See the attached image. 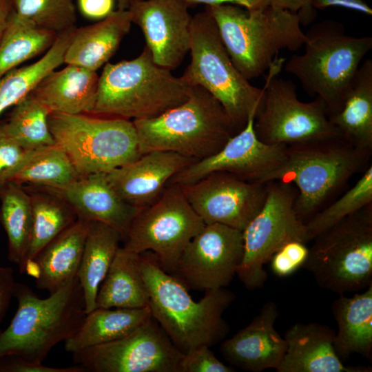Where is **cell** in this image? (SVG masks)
I'll list each match as a JSON object with an SVG mask.
<instances>
[{
	"label": "cell",
	"mask_w": 372,
	"mask_h": 372,
	"mask_svg": "<svg viewBox=\"0 0 372 372\" xmlns=\"http://www.w3.org/2000/svg\"><path fill=\"white\" fill-rule=\"evenodd\" d=\"M138 264L152 317L180 351L185 353L201 345L210 347L225 340L229 326L223 313L236 299L231 291L206 290L196 302L188 289L161 267L153 252L139 254Z\"/></svg>",
	"instance_id": "1"
},
{
	"label": "cell",
	"mask_w": 372,
	"mask_h": 372,
	"mask_svg": "<svg viewBox=\"0 0 372 372\" xmlns=\"http://www.w3.org/2000/svg\"><path fill=\"white\" fill-rule=\"evenodd\" d=\"M12 295L17 309L8 327L0 332V359L15 356L42 364L57 344L76 332L86 316L77 276L46 298L16 282Z\"/></svg>",
	"instance_id": "2"
},
{
	"label": "cell",
	"mask_w": 372,
	"mask_h": 372,
	"mask_svg": "<svg viewBox=\"0 0 372 372\" xmlns=\"http://www.w3.org/2000/svg\"><path fill=\"white\" fill-rule=\"evenodd\" d=\"M205 9L234 65L248 81L269 70L280 50L296 51L304 45L297 12L271 4L252 10L233 4Z\"/></svg>",
	"instance_id": "3"
},
{
	"label": "cell",
	"mask_w": 372,
	"mask_h": 372,
	"mask_svg": "<svg viewBox=\"0 0 372 372\" xmlns=\"http://www.w3.org/2000/svg\"><path fill=\"white\" fill-rule=\"evenodd\" d=\"M192 85L154 61L149 48L134 59L105 65L92 114L125 119L160 116L189 97Z\"/></svg>",
	"instance_id": "4"
},
{
	"label": "cell",
	"mask_w": 372,
	"mask_h": 372,
	"mask_svg": "<svg viewBox=\"0 0 372 372\" xmlns=\"http://www.w3.org/2000/svg\"><path fill=\"white\" fill-rule=\"evenodd\" d=\"M305 34L304 52L293 54L285 65L304 91L320 98L329 116L338 112L360 63L372 48V37L345 34L342 23L325 20Z\"/></svg>",
	"instance_id": "5"
},
{
	"label": "cell",
	"mask_w": 372,
	"mask_h": 372,
	"mask_svg": "<svg viewBox=\"0 0 372 372\" xmlns=\"http://www.w3.org/2000/svg\"><path fill=\"white\" fill-rule=\"evenodd\" d=\"M371 154L342 137L288 145L282 164L268 181L280 180L296 187L295 209L306 223L349 179L366 170Z\"/></svg>",
	"instance_id": "6"
},
{
	"label": "cell",
	"mask_w": 372,
	"mask_h": 372,
	"mask_svg": "<svg viewBox=\"0 0 372 372\" xmlns=\"http://www.w3.org/2000/svg\"><path fill=\"white\" fill-rule=\"evenodd\" d=\"M132 121L141 154L168 151L200 160L236 134L221 104L200 85H192L184 103L160 116Z\"/></svg>",
	"instance_id": "7"
},
{
	"label": "cell",
	"mask_w": 372,
	"mask_h": 372,
	"mask_svg": "<svg viewBox=\"0 0 372 372\" xmlns=\"http://www.w3.org/2000/svg\"><path fill=\"white\" fill-rule=\"evenodd\" d=\"M190 30L191 61L182 76L218 101L236 134L261 107L264 87L254 86L236 69L207 10L192 17Z\"/></svg>",
	"instance_id": "8"
},
{
	"label": "cell",
	"mask_w": 372,
	"mask_h": 372,
	"mask_svg": "<svg viewBox=\"0 0 372 372\" xmlns=\"http://www.w3.org/2000/svg\"><path fill=\"white\" fill-rule=\"evenodd\" d=\"M313 240L302 267L320 287L344 294L372 284V203Z\"/></svg>",
	"instance_id": "9"
},
{
	"label": "cell",
	"mask_w": 372,
	"mask_h": 372,
	"mask_svg": "<svg viewBox=\"0 0 372 372\" xmlns=\"http://www.w3.org/2000/svg\"><path fill=\"white\" fill-rule=\"evenodd\" d=\"M55 143L80 176L109 173L141 156L133 121L119 117L51 112Z\"/></svg>",
	"instance_id": "10"
},
{
	"label": "cell",
	"mask_w": 372,
	"mask_h": 372,
	"mask_svg": "<svg viewBox=\"0 0 372 372\" xmlns=\"http://www.w3.org/2000/svg\"><path fill=\"white\" fill-rule=\"evenodd\" d=\"M283 61L276 58L269 68L263 101L254 119L257 137L267 144L286 146L341 137L320 98L302 102L296 84L277 76Z\"/></svg>",
	"instance_id": "11"
},
{
	"label": "cell",
	"mask_w": 372,
	"mask_h": 372,
	"mask_svg": "<svg viewBox=\"0 0 372 372\" xmlns=\"http://www.w3.org/2000/svg\"><path fill=\"white\" fill-rule=\"evenodd\" d=\"M296 187L280 180L266 183L264 204L242 231L244 254L236 274L249 290L262 288L268 274L263 265L284 244L310 241L305 223L295 209Z\"/></svg>",
	"instance_id": "12"
},
{
	"label": "cell",
	"mask_w": 372,
	"mask_h": 372,
	"mask_svg": "<svg viewBox=\"0 0 372 372\" xmlns=\"http://www.w3.org/2000/svg\"><path fill=\"white\" fill-rule=\"evenodd\" d=\"M205 223L194 210L180 185L168 184L161 196L141 209L123 240V247L134 254L149 251L170 273L185 247Z\"/></svg>",
	"instance_id": "13"
},
{
	"label": "cell",
	"mask_w": 372,
	"mask_h": 372,
	"mask_svg": "<svg viewBox=\"0 0 372 372\" xmlns=\"http://www.w3.org/2000/svg\"><path fill=\"white\" fill-rule=\"evenodd\" d=\"M72 355L86 372H180L184 353L151 317L124 338Z\"/></svg>",
	"instance_id": "14"
},
{
	"label": "cell",
	"mask_w": 372,
	"mask_h": 372,
	"mask_svg": "<svg viewBox=\"0 0 372 372\" xmlns=\"http://www.w3.org/2000/svg\"><path fill=\"white\" fill-rule=\"evenodd\" d=\"M242 231L220 223L205 224L189 241L170 273L187 289L227 287L243 258Z\"/></svg>",
	"instance_id": "15"
},
{
	"label": "cell",
	"mask_w": 372,
	"mask_h": 372,
	"mask_svg": "<svg viewBox=\"0 0 372 372\" xmlns=\"http://www.w3.org/2000/svg\"><path fill=\"white\" fill-rule=\"evenodd\" d=\"M180 185L205 224L220 223L240 231L258 213L266 198V183L246 181L226 172H214Z\"/></svg>",
	"instance_id": "16"
},
{
	"label": "cell",
	"mask_w": 372,
	"mask_h": 372,
	"mask_svg": "<svg viewBox=\"0 0 372 372\" xmlns=\"http://www.w3.org/2000/svg\"><path fill=\"white\" fill-rule=\"evenodd\" d=\"M256 114L216 154L191 163L173 176L168 184L187 185L214 172H226L253 183H267L285 158L284 145L262 142L254 130ZM167 184V185H168Z\"/></svg>",
	"instance_id": "17"
},
{
	"label": "cell",
	"mask_w": 372,
	"mask_h": 372,
	"mask_svg": "<svg viewBox=\"0 0 372 372\" xmlns=\"http://www.w3.org/2000/svg\"><path fill=\"white\" fill-rule=\"evenodd\" d=\"M183 0H134L127 10L143 32L147 47L158 65L172 70L189 52L191 21Z\"/></svg>",
	"instance_id": "18"
},
{
	"label": "cell",
	"mask_w": 372,
	"mask_h": 372,
	"mask_svg": "<svg viewBox=\"0 0 372 372\" xmlns=\"http://www.w3.org/2000/svg\"><path fill=\"white\" fill-rule=\"evenodd\" d=\"M196 161L173 152L151 151L107 173V178L124 201L142 209L161 196L173 176Z\"/></svg>",
	"instance_id": "19"
},
{
	"label": "cell",
	"mask_w": 372,
	"mask_h": 372,
	"mask_svg": "<svg viewBox=\"0 0 372 372\" xmlns=\"http://www.w3.org/2000/svg\"><path fill=\"white\" fill-rule=\"evenodd\" d=\"M278 315L274 302L265 303L251 323L222 341L220 351L224 358L233 366L245 371L276 370L287 349L284 337L274 328Z\"/></svg>",
	"instance_id": "20"
},
{
	"label": "cell",
	"mask_w": 372,
	"mask_h": 372,
	"mask_svg": "<svg viewBox=\"0 0 372 372\" xmlns=\"http://www.w3.org/2000/svg\"><path fill=\"white\" fill-rule=\"evenodd\" d=\"M52 189L72 207L78 218L101 222L113 227L121 234L122 241L141 210L119 196L109 183L106 173L80 176L65 187Z\"/></svg>",
	"instance_id": "21"
},
{
	"label": "cell",
	"mask_w": 372,
	"mask_h": 372,
	"mask_svg": "<svg viewBox=\"0 0 372 372\" xmlns=\"http://www.w3.org/2000/svg\"><path fill=\"white\" fill-rule=\"evenodd\" d=\"M336 331L318 322L291 325L284 338L287 349L278 372H369L371 369L345 366L334 348Z\"/></svg>",
	"instance_id": "22"
},
{
	"label": "cell",
	"mask_w": 372,
	"mask_h": 372,
	"mask_svg": "<svg viewBox=\"0 0 372 372\" xmlns=\"http://www.w3.org/2000/svg\"><path fill=\"white\" fill-rule=\"evenodd\" d=\"M90 222L77 218L25 265L37 289L52 294L77 276Z\"/></svg>",
	"instance_id": "23"
},
{
	"label": "cell",
	"mask_w": 372,
	"mask_h": 372,
	"mask_svg": "<svg viewBox=\"0 0 372 372\" xmlns=\"http://www.w3.org/2000/svg\"><path fill=\"white\" fill-rule=\"evenodd\" d=\"M132 23L129 10L117 9L97 23L75 28L64 63L96 72L115 53Z\"/></svg>",
	"instance_id": "24"
},
{
	"label": "cell",
	"mask_w": 372,
	"mask_h": 372,
	"mask_svg": "<svg viewBox=\"0 0 372 372\" xmlns=\"http://www.w3.org/2000/svg\"><path fill=\"white\" fill-rule=\"evenodd\" d=\"M99 77L96 72L68 64L62 70L48 74L31 93L51 112L92 114Z\"/></svg>",
	"instance_id": "25"
},
{
	"label": "cell",
	"mask_w": 372,
	"mask_h": 372,
	"mask_svg": "<svg viewBox=\"0 0 372 372\" xmlns=\"http://www.w3.org/2000/svg\"><path fill=\"white\" fill-rule=\"evenodd\" d=\"M331 311L338 327L334 348L339 358L357 353L368 360L372 354V284L351 297L339 294Z\"/></svg>",
	"instance_id": "26"
},
{
	"label": "cell",
	"mask_w": 372,
	"mask_h": 372,
	"mask_svg": "<svg viewBox=\"0 0 372 372\" xmlns=\"http://www.w3.org/2000/svg\"><path fill=\"white\" fill-rule=\"evenodd\" d=\"M340 136L353 147L372 152V61L360 64L340 110L329 116Z\"/></svg>",
	"instance_id": "27"
},
{
	"label": "cell",
	"mask_w": 372,
	"mask_h": 372,
	"mask_svg": "<svg viewBox=\"0 0 372 372\" xmlns=\"http://www.w3.org/2000/svg\"><path fill=\"white\" fill-rule=\"evenodd\" d=\"M151 317L149 306L136 309L95 308L86 313L79 329L64 342V348L72 353L121 339Z\"/></svg>",
	"instance_id": "28"
},
{
	"label": "cell",
	"mask_w": 372,
	"mask_h": 372,
	"mask_svg": "<svg viewBox=\"0 0 372 372\" xmlns=\"http://www.w3.org/2000/svg\"><path fill=\"white\" fill-rule=\"evenodd\" d=\"M121 241V234L113 227L101 222H90L77 273L86 313L96 308L99 287L120 247Z\"/></svg>",
	"instance_id": "29"
},
{
	"label": "cell",
	"mask_w": 372,
	"mask_h": 372,
	"mask_svg": "<svg viewBox=\"0 0 372 372\" xmlns=\"http://www.w3.org/2000/svg\"><path fill=\"white\" fill-rule=\"evenodd\" d=\"M138 254L120 247L102 281L96 308L136 309L148 306L147 291L141 276Z\"/></svg>",
	"instance_id": "30"
},
{
	"label": "cell",
	"mask_w": 372,
	"mask_h": 372,
	"mask_svg": "<svg viewBox=\"0 0 372 372\" xmlns=\"http://www.w3.org/2000/svg\"><path fill=\"white\" fill-rule=\"evenodd\" d=\"M32 209V227L24 261L25 265L56 236L76 220L72 207L52 189L28 185Z\"/></svg>",
	"instance_id": "31"
},
{
	"label": "cell",
	"mask_w": 372,
	"mask_h": 372,
	"mask_svg": "<svg viewBox=\"0 0 372 372\" xmlns=\"http://www.w3.org/2000/svg\"><path fill=\"white\" fill-rule=\"evenodd\" d=\"M0 221L8 238V259L23 273L32 227L30 197L23 185L0 184Z\"/></svg>",
	"instance_id": "32"
},
{
	"label": "cell",
	"mask_w": 372,
	"mask_h": 372,
	"mask_svg": "<svg viewBox=\"0 0 372 372\" xmlns=\"http://www.w3.org/2000/svg\"><path fill=\"white\" fill-rule=\"evenodd\" d=\"M74 30L59 34L51 47L36 62L14 68L0 79V115L29 94L48 74L64 63Z\"/></svg>",
	"instance_id": "33"
},
{
	"label": "cell",
	"mask_w": 372,
	"mask_h": 372,
	"mask_svg": "<svg viewBox=\"0 0 372 372\" xmlns=\"http://www.w3.org/2000/svg\"><path fill=\"white\" fill-rule=\"evenodd\" d=\"M57 35L35 26L13 11L0 43V79L24 61L48 50Z\"/></svg>",
	"instance_id": "34"
},
{
	"label": "cell",
	"mask_w": 372,
	"mask_h": 372,
	"mask_svg": "<svg viewBox=\"0 0 372 372\" xmlns=\"http://www.w3.org/2000/svg\"><path fill=\"white\" fill-rule=\"evenodd\" d=\"M80 176L63 149L56 143L33 150L21 168L9 181L23 185L60 189Z\"/></svg>",
	"instance_id": "35"
},
{
	"label": "cell",
	"mask_w": 372,
	"mask_h": 372,
	"mask_svg": "<svg viewBox=\"0 0 372 372\" xmlns=\"http://www.w3.org/2000/svg\"><path fill=\"white\" fill-rule=\"evenodd\" d=\"M6 122L8 133L24 149L32 151L53 145L48 117L51 111L31 92L12 107Z\"/></svg>",
	"instance_id": "36"
},
{
	"label": "cell",
	"mask_w": 372,
	"mask_h": 372,
	"mask_svg": "<svg viewBox=\"0 0 372 372\" xmlns=\"http://www.w3.org/2000/svg\"><path fill=\"white\" fill-rule=\"evenodd\" d=\"M372 203V165L355 185L326 208L318 211L306 223L309 240L344 218Z\"/></svg>",
	"instance_id": "37"
},
{
	"label": "cell",
	"mask_w": 372,
	"mask_h": 372,
	"mask_svg": "<svg viewBox=\"0 0 372 372\" xmlns=\"http://www.w3.org/2000/svg\"><path fill=\"white\" fill-rule=\"evenodd\" d=\"M14 12L35 26L59 34L75 28L74 0H11Z\"/></svg>",
	"instance_id": "38"
},
{
	"label": "cell",
	"mask_w": 372,
	"mask_h": 372,
	"mask_svg": "<svg viewBox=\"0 0 372 372\" xmlns=\"http://www.w3.org/2000/svg\"><path fill=\"white\" fill-rule=\"evenodd\" d=\"M33 150L21 147L0 123V184L10 180L21 168Z\"/></svg>",
	"instance_id": "39"
},
{
	"label": "cell",
	"mask_w": 372,
	"mask_h": 372,
	"mask_svg": "<svg viewBox=\"0 0 372 372\" xmlns=\"http://www.w3.org/2000/svg\"><path fill=\"white\" fill-rule=\"evenodd\" d=\"M309 254V247L300 240H291L280 247L271 257L273 273L280 278L292 275L302 267Z\"/></svg>",
	"instance_id": "40"
},
{
	"label": "cell",
	"mask_w": 372,
	"mask_h": 372,
	"mask_svg": "<svg viewBox=\"0 0 372 372\" xmlns=\"http://www.w3.org/2000/svg\"><path fill=\"white\" fill-rule=\"evenodd\" d=\"M234 368L220 362L209 347L201 345L184 353L180 372H234Z\"/></svg>",
	"instance_id": "41"
},
{
	"label": "cell",
	"mask_w": 372,
	"mask_h": 372,
	"mask_svg": "<svg viewBox=\"0 0 372 372\" xmlns=\"http://www.w3.org/2000/svg\"><path fill=\"white\" fill-rule=\"evenodd\" d=\"M0 372H86L78 364L63 368L50 367L43 364L32 363L15 356L0 359Z\"/></svg>",
	"instance_id": "42"
},
{
	"label": "cell",
	"mask_w": 372,
	"mask_h": 372,
	"mask_svg": "<svg viewBox=\"0 0 372 372\" xmlns=\"http://www.w3.org/2000/svg\"><path fill=\"white\" fill-rule=\"evenodd\" d=\"M313 0H269V4L297 12L301 24L307 25L315 19Z\"/></svg>",
	"instance_id": "43"
},
{
	"label": "cell",
	"mask_w": 372,
	"mask_h": 372,
	"mask_svg": "<svg viewBox=\"0 0 372 372\" xmlns=\"http://www.w3.org/2000/svg\"><path fill=\"white\" fill-rule=\"evenodd\" d=\"M14 282L12 269L9 267L0 266V323L8 309L11 298L13 297Z\"/></svg>",
	"instance_id": "44"
},
{
	"label": "cell",
	"mask_w": 372,
	"mask_h": 372,
	"mask_svg": "<svg viewBox=\"0 0 372 372\" xmlns=\"http://www.w3.org/2000/svg\"><path fill=\"white\" fill-rule=\"evenodd\" d=\"M115 0H78L82 14L90 19H103L114 11Z\"/></svg>",
	"instance_id": "45"
},
{
	"label": "cell",
	"mask_w": 372,
	"mask_h": 372,
	"mask_svg": "<svg viewBox=\"0 0 372 372\" xmlns=\"http://www.w3.org/2000/svg\"><path fill=\"white\" fill-rule=\"evenodd\" d=\"M312 6L314 9L340 7L372 15V9L364 0H313Z\"/></svg>",
	"instance_id": "46"
},
{
	"label": "cell",
	"mask_w": 372,
	"mask_h": 372,
	"mask_svg": "<svg viewBox=\"0 0 372 372\" xmlns=\"http://www.w3.org/2000/svg\"><path fill=\"white\" fill-rule=\"evenodd\" d=\"M191 6L197 4H205L206 6L221 4H233L248 10L261 8L269 4V0H183Z\"/></svg>",
	"instance_id": "47"
},
{
	"label": "cell",
	"mask_w": 372,
	"mask_h": 372,
	"mask_svg": "<svg viewBox=\"0 0 372 372\" xmlns=\"http://www.w3.org/2000/svg\"><path fill=\"white\" fill-rule=\"evenodd\" d=\"M13 12L11 0H0V43Z\"/></svg>",
	"instance_id": "48"
},
{
	"label": "cell",
	"mask_w": 372,
	"mask_h": 372,
	"mask_svg": "<svg viewBox=\"0 0 372 372\" xmlns=\"http://www.w3.org/2000/svg\"><path fill=\"white\" fill-rule=\"evenodd\" d=\"M134 0H115L118 10H127Z\"/></svg>",
	"instance_id": "49"
}]
</instances>
